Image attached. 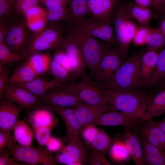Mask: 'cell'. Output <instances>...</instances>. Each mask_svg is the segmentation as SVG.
Masks as SVG:
<instances>
[{
    "label": "cell",
    "mask_w": 165,
    "mask_h": 165,
    "mask_svg": "<svg viewBox=\"0 0 165 165\" xmlns=\"http://www.w3.org/2000/svg\"><path fill=\"white\" fill-rule=\"evenodd\" d=\"M145 50L133 53L103 87L114 90L135 91L145 86L140 73L141 59Z\"/></svg>",
    "instance_id": "cell-1"
},
{
    "label": "cell",
    "mask_w": 165,
    "mask_h": 165,
    "mask_svg": "<svg viewBox=\"0 0 165 165\" xmlns=\"http://www.w3.org/2000/svg\"><path fill=\"white\" fill-rule=\"evenodd\" d=\"M104 91L113 110L119 111L141 118L154 96L139 91L114 90L104 88Z\"/></svg>",
    "instance_id": "cell-2"
},
{
    "label": "cell",
    "mask_w": 165,
    "mask_h": 165,
    "mask_svg": "<svg viewBox=\"0 0 165 165\" xmlns=\"http://www.w3.org/2000/svg\"><path fill=\"white\" fill-rule=\"evenodd\" d=\"M77 44L84 61L93 76L101 59L109 44L98 41L85 31L77 23L71 25L69 31Z\"/></svg>",
    "instance_id": "cell-3"
},
{
    "label": "cell",
    "mask_w": 165,
    "mask_h": 165,
    "mask_svg": "<svg viewBox=\"0 0 165 165\" xmlns=\"http://www.w3.org/2000/svg\"><path fill=\"white\" fill-rule=\"evenodd\" d=\"M61 26L57 22H48L41 31L30 36L21 55L27 58L35 53L55 50L64 43Z\"/></svg>",
    "instance_id": "cell-4"
},
{
    "label": "cell",
    "mask_w": 165,
    "mask_h": 165,
    "mask_svg": "<svg viewBox=\"0 0 165 165\" xmlns=\"http://www.w3.org/2000/svg\"><path fill=\"white\" fill-rule=\"evenodd\" d=\"M104 88L92 80L90 76L85 75L78 82L71 81L58 89L74 95L86 104L111 106L105 94Z\"/></svg>",
    "instance_id": "cell-5"
},
{
    "label": "cell",
    "mask_w": 165,
    "mask_h": 165,
    "mask_svg": "<svg viewBox=\"0 0 165 165\" xmlns=\"http://www.w3.org/2000/svg\"><path fill=\"white\" fill-rule=\"evenodd\" d=\"M12 159L30 165L38 163L43 165H56L57 163L51 153L47 148L41 146L33 147L20 145L12 139L6 147Z\"/></svg>",
    "instance_id": "cell-6"
},
{
    "label": "cell",
    "mask_w": 165,
    "mask_h": 165,
    "mask_svg": "<svg viewBox=\"0 0 165 165\" xmlns=\"http://www.w3.org/2000/svg\"><path fill=\"white\" fill-rule=\"evenodd\" d=\"M123 58L118 48L109 46L104 52L93 75L94 80L103 87L122 64Z\"/></svg>",
    "instance_id": "cell-7"
},
{
    "label": "cell",
    "mask_w": 165,
    "mask_h": 165,
    "mask_svg": "<svg viewBox=\"0 0 165 165\" xmlns=\"http://www.w3.org/2000/svg\"><path fill=\"white\" fill-rule=\"evenodd\" d=\"M130 15L125 7V4H118L111 15L113 24L115 37L118 49L123 60L127 56L129 47L131 42L127 29V21Z\"/></svg>",
    "instance_id": "cell-8"
},
{
    "label": "cell",
    "mask_w": 165,
    "mask_h": 165,
    "mask_svg": "<svg viewBox=\"0 0 165 165\" xmlns=\"http://www.w3.org/2000/svg\"><path fill=\"white\" fill-rule=\"evenodd\" d=\"M77 23L85 31L96 38L106 42L113 46L118 45L113 34L111 17L100 19L92 17L84 18Z\"/></svg>",
    "instance_id": "cell-9"
},
{
    "label": "cell",
    "mask_w": 165,
    "mask_h": 165,
    "mask_svg": "<svg viewBox=\"0 0 165 165\" xmlns=\"http://www.w3.org/2000/svg\"><path fill=\"white\" fill-rule=\"evenodd\" d=\"M5 93V99L13 102L24 109L30 110L42 108L44 105L40 97L20 86L8 84Z\"/></svg>",
    "instance_id": "cell-10"
},
{
    "label": "cell",
    "mask_w": 165,
    "mask_h": 165,
    "mask_svg": "<svg viewBox=\"0 0 165 165\" xmlns=\"http://www.w3.org/2000/svg\"><path fill=\"white\" fill-rule=\"evenodd\" d=\"M63 46L72 67L71 81H75L85 75L87 66L77 44L69 32L64 38Z\"/></svg>",
    "instance_id": "cell-11"
},
{
    "label": "cell",
    "mask_w": 165,
    "mask_h": 165,
    "mask_svg": "<svg viewBox=\"0 0 165 165\" xmlns=\"http://www.w3.org/2000/svg\"><path fill=\"white\" fill-rule=\"evenodd\" d=\"M42 108L57 113L62 119L66 128L65 140L67 142L81 133L83 127L77 119L72 108L53 105H45Z\"/></svg>",
    "instance_id": "cell-12"
},
{
    "label": "cell",
    "mask_w": 165,
    "mask_h": 165,
    "mask_svg": "<svg viewBox=\"0 0 165 165\" xmlns=\"http://www.w3.org/2000/svg\"><path fill=\"white\" fill-rule=\"evenodd\" d=\"M141 118L118 111H112L97 117L93 122L95 125L103 126H121L135 129Z\"/></svg>",
    "instance_id": "cell-13"
},
{
    "label": "cell",
    "mask_w": 165,
    "mask_h": 165,
    "mask_svg": "<svg viewBox=\"0 0 165 165\" xmlns=\"http://www.w3.org/2000/svg\"><path fill=\"white\" fill-rule=\"evenodd\" d=\"M24 109L6 99L0 102V130L11 133L18 123L20 112Z\"/></svg>",
    "instance_id": "cell-14"
},
{
    "label": "cell",
    "mask_w": 165,
    "mask_h": 165,
    "mask_svg": "<svg viewBox=\"0 0 165 165\" xmlns=\"http://www.w3.org/2000/svg\"><path fill=\"white\" fill-rule=\"evenodd\" d=\"M26 24L24 22L12 25L3 42L11 51L20 55L30 36Z\"/></svg>",
    "instance_id": "cell-15"
},
{
    "label": "cell",
    "mask_w": 165,
    "mask_h": 165,
    "mask_svg": "<svg viewBox=\"0 0 165 165\" xmlns=\"http://www.w3.org/2000/svg\"><path fill=\"white\" fill-rule=\"evenodd\" d=\"M72 107L83 127L93 123L95 119L101 114L114 111L111 106L94 105L83 102L77 103Z\"/></svg>",
    "instance_id": "cell-16"
},
{
    "label": "cell",
    "mask_w": 165,
    "mask_h": 165,
    "mask_svg": "<svg viewBox=\"0 0 165 165\" xmlns=\"http://www.w3.org/2000/svg\"><path fill=\"white\" fill-rule=\"evenodd\" d=\"M151 120L139 123L136 126L137 132L150 143L165 151V134Z\"/></svg>",
    "instance_id": "cell-17"
},
{
    "label": "cell",
    "mask_w": 165,
    "mask_h": 165,
    "mask_svg": "<svg viewBox=\"0 0 165 165\" xmlns=\"http://www.w3.org/2000/svg\"><path fill=\"white\" fill-rule=\"evenodd\" d=\"M122 140L137 165H145L139 136L130 129L125 127Z\"/></svg>",
    "instance_id": "cell-18"
},
{
    "label": "cell",
    "mask_w": 165,
    "mask_h": 165,
    "mask_svg": "<svg viewBox=\"0 0 165 165\" xmlns=\"http://www.w3.org/2000/svg\"><path fill=\"white\" fill-rule=\"evenodd\" d=\"M40 97L43 105H53L72 107L77 103L82 102L74 95L58 88L49 91Z\"/></svg>",
    "instance_id": "cell-19"
},
{
    "label": "cell",
    "mask_w": 165,
    "mask_h": 165,
    "mask_svg": "<svg viewBox=\"0 0 165 165\" xmlns=\"http://www.w3.org/2000/svg\"><path fill=\"white\" fill-rule=\"evenodd\" d=\"M65 84L54 78L48 80L38 76L28 83L14 86L24 88L33 94L40 97L49 91L61 87Z\"/></svg>",
    "instance_id": "cell-20"
},
{
    "label": "cell",
    "mask_w": 165,
    "mask_h": 165,
    "mask_svg": "<svg viewBox=\"0 0 165 165\" xmlns=\"http://www.w3.org/2000/svg\"><path fill=\"white\" fill-rule=\"evenodd\" d=\"M119 0H87L92 17L100 19L111 17Z\"/></svg>",
    "instance_id": "cell-21"
},
{
    "label": "cell",
    "mask_w": 165,
    "mask_h": 165,
    "mask_svg": "<svg viewBox=\"0 0 165 165\" xmlns=\"http://www.w3.org/2000/svg\"><path fill=\"white\" fill-rule=\"evenodd\" d=\"M144 161L147 165H165V152L139 135Z\"/></svg>",
    "instance_id": "cell-22"
},
{
    "label": "cell",
    "mask_w": 165,
    "mask_h": 165,
    "mask_svg": "<svg viewBox=\"0 0 165 165\" xmlns=\"http://www.w3.org/2000/svg\"><path fill=\"white\" fill-rule=\"evenodd\" d=\"M165 112V88L159 91L151 100L139 123L151 120Z\"/></svg>",
    "instance_id": "cell-23"
},
{
    "label": "cell",
    "mask_w": 165,
    "mask_h": 165,
    "mask_svg": "<svg viewBox=\"0 0 165 165\" xmlns=\"http://www.w3.org/2000/svg\"><path fill=\"white\" fill-rule=\"evenodd\" d=\"M158 54L157 52L145 49L141 56L140 73L142 79L145 86H148L155 69Z\"/></svg>",
    "instance_id": "cell-24"
},
{
    "label": "cell",
    "mask_w": 165,
    "mask_h": 165,
    "mask_svg": "<svg viewBox=\"0 0 165 165\" xmlns=\"http://www.w3.org/2000/svg\"><path fill=\"white\" fill-rule=\"evenodd\" d=\"M125 7L131 17L143 26L149 27L150 20L158 17L150 8L138 5L135 2L125 4Z\"/></svg>",
    "instance_id": "cell-25"
},
{
    "label": "cell",
    "mask_w": 165,
    "mask_h": 165,
    "mask_svg": "<svg viewBox=\"0 0 165 165\" xmlns=\"http://www.w3.org/2000/svg\"><path fill=\"white\" fill-rule=\"evenodd\" d=\"M39 76L26 61L15 69L10 76L8 83L12 85L26 83Z\"/></svg>",
    "instance_id": "cell-26"
},
{
    "label": "cell",
    "mask_w": 165,
    "mask_h": 165,
    "mask_svg": "<svg viewBox=\"0 0 165 165\" xmlns=\"http://www.w3.org/2000/svg\"><path fill=\"white\" fill-rule=\"evenodd\" d=\"M67 16L64 20L72 25L91 14L87 0H71Z\"/></svg>",
    "instance_id": "cell-27"
},
{
    "label": "cell",
    "mask_w": 165,
    "mask_h": 165,
    "mask_svg": "<svg viewBox=\"0 0 165 165\" xmlns=\"http://www.w3.org/2000/svg\"><path fill=\"white\" fill-rule=\"evenodd\" d=\"M51 112L46 108H40L29 113L28 120L33 130L48 126L57 120Z\"/></svg>",
    "instance_id": "cell-28"
},
{
    "label": "cell",
    "mask_w": 165,
    "mask_h": 165,
    "mask_svg": "<svg viewBox=\"0 0 165 165\" xmlns=\"http://www.w3.org/2000/svg\"><path fill=\"white\" fill-rule=\"evenodd\" d=\"M122 136L119 134L114 137L109 136L101 128L90 145L92 148L97 150L105 155L108 150L115 142L122 140Z\"/></svg>",
    "instance_id": "cell-29"
},
{
    "label": "cell",
    "mask_w": 165,
    "mask_h": 165,
    "mask_svg": "<svg viewBox=\"0 0 165 165\" xmlns=\"http://www.w3.org/2000/svg\"><path fill=\"white\" fill-rule=\"evenodd\" d=\"M59 151L67 152L77 163L82 164L87 160L85 150L78 136L72 138Z\"/></svg>",
    "instance_id": "cell-30"
},
{
    "label": "cell",
    "mask_w": 165,
    "mask_h": 165,
    "mask_svg": "<svg viewBox=\"0 0 165 165\" xmlns=\"http://www.w3.org/2000/svg\"><path fill=\"white\" fill-rule=\"evenodd\" d=\"M145 42L146 50L160 52L165 47V36L157 28L149 27Z\"/></svg>",
    "instance_id": "cell-31"
},
{
    "label": "cell",
    "mask_w": 165,
    "mask_h": 165,
    "mask_svg": "<svg viewBox=\"0 0 165 165\" xmlns=\"http://www.w3.org/2000/svg\"><path fill=\"white\" fill-rule=\"evenodd\" d=\"M13 130L15 141L23 145H31L33 140V132L24 121L19 120Z\"/></svg>",
    "instance_id": "cell-32"
},
{
    "label": "cell",
    "mask_w": 165,
    "mask_h": 165,
    "mask_svg": "<svg viewBox=\"0 0 165 165\" xmlns=\"http://www.w3.org/2000/svg\"><path fill=\"white\" fill-rule=\"evenodd\" d=\"M50 53H35L29 56L27 62L35 72L40 75L48 71Z\"/></svg>",
    "instance_id": "cell-33"
},
{
    "label": "cell",
    "mask_w": 165,
    "mask_h": 165,
    "mask_svg": "<svg viewBox=\"0 0 165 165\" xmlns=\"http://www.w3.org/2000/svg\"><path fill=\"white\" fill-rule=\"evenodd\" d=\"M165 80V47L158 53L155 69L148 86L159 85Z\"/></svg>",
    "instance_id": "cell-34"
},
{
    "label": "cell",
    "mask_w": 165,
    "mask_h": 165,
    "mask_svg": "<svg viewBox=\"0 0 165 165\" xmlns=\"http://www.w3.org/2000/svg\"><path fill=\"white\" fill-rule=\"evenodd\" d=\"M109 154L112 159L117 162L126 161L130 156L122 140L116 141L112 145Z\"/></svg>",
    "instance_id": "cell-35"
},
{
    "label": "cell",
    "mask_w": 165,
    "mask_h": 165,
    "mask_svg": "<svg viewBox=\"0 0 165 165\" xmlns=\"http://www.w3.org/2000/svg\"><path fill=\"white\" fill-rule=\"evenodd\" d=\"M48 71L54 79L64 83L70 78V73L65 68L56 62L49 55Z\"/></svg>",
    "instance_id": "cell-36"
},
{
    "label": "cell",
    "mask_w": 165,
    "mask_h": 165,
    "mask_svg": "<svg viewBox=\"0 0 165 165\" xmlns=\"http://www.w3.org/2000/svg\"><path fill=\"white\" fill-rule=\"evenodd\" d=\"M68 10L67 6L47 8L45 9V17L48 22L64 20L67 16Z\"/></svg>",
    "instance_id": "cell-37"
},
{
    "label": "cell",
    "mask_w": 165,
    "mask_h": 165,
    "mask_svg": "<svg viewBox=\"0 0 165 165\" xmlns=\"http://www.w3.org/2000/svg\"><path fill=\"white\" fill-rule=\"evenodd\" d=\"M26 57L11 51L4 43L0 44V64L9 65L24 60Z\"/></svg>",
    "instance_id": "cell-38"
},
{
    "label": "cell",
    "mask_w": 165,
    "mask_h": 165,
    "mask_svg": "<svg viewBox=\"0 0 165 165\" xmlns=\"http://www.w3.org/2000/svg\"><path fill=\"white\" fill-rule=\"evenodd\" d=\"M57 120L51 124L34 130L36 140L40 146L46 145L50 138L51 131L57 123Z\"/></svg>",
    "instance_id": "cell-39"
},
{
    "label": "cell",
    "mask_w": 165,
    "mask_h": 165,
    "mask_svg": "<svg viewBox=\"0 0 165 165\" xmlns=\"http://www.w3.org/2000/svg\"><path fill=\"white\" fill-rule=\"evenodd\" d=\"M53 58L56 62L71 73L72 67L63 45L55 50Z\"/></svg>",
    "instance_id": "cell-40"
},
{
    "label": "cell",
    "mask_w": 165,
    "mask_h": 165,
    "mask_svg": "<svg viewBox=\"0 0 165 165\" xmlns=\"http://www.w3.org/2000/svg\"><path fill=\"white\" fill-rule=\"evenodd\" d=\"M15 0H0V22H5L14 10Z\"/></svg>",
    "instance_id": "cell-41"
},
{
    "label": "cell",
    "mask_w": 165,
    "mask_h": 165,
    "mask_svg": "<svg viewBox=\"0 0 165 165\" xmlns=\"http://www.w3.org/2000/svg\"><path fill=\"white\" fill-rule=\"evenodd\" d=\"M40 0H15L14 10L24 18L26 12L30 8L37 6Z\"/></svg>",
    "instance_id": "cell-42"
},
{
    "label": "cell",
    "mask_w": 165,
    "mask_h": 165,
    "mask_svg": "<svg viewBox=\"0 0 165 165\" xmlns=\"http://www.w3.org/2000/svg\"><path fill=\"white\" fill-rule=\"evenodd\" d=\"M103 153L92 148L88 160L92 165H112Z\"/></svg>",
    "instance_id": "cell-43"
},
{
    "label": "cell",
    "mask_w": 165,
    "mask_h": 165,
    "mask_svg": "<svg viewBox=\"0 0 165 165\" xmlns=\"http://www.w3.org/2000/svg\"><path fill=\"white\" fill-rule=\"evenodd\" d=\"M93 123L84 126L82 130V136L85 141L90 145L97 135L99 129L97 128Z\"/></svg>",
    "instance_id": "cell-44"
},
{
    "label": "cell",
    "mask_w": 165,
    "mask_h": 165,
    "mask_svg": "<svg viewBox=\"0 0 165 165\" xmlns=\"http://www.w3.org/2000/svg\"><path fill=\"white\" fill-rule=\"evenodd\" d=\"M26 21L28 27L35 32L42 30L46 26L47 22L44 16L34 18Z\"/></svg>",
    "instance_id": "cell-45"
},
{
    "label": "cell",
    "mask_w": 165,
    "mask_h": 165,
    "mask_svg": "<svg viewBox=\"0 0 165 165\" xmlns=\"http://www.w3.org/2000/svg\"><path fill=\"white\" fill-rule=\"evenodd\" d=\"M149 27L142 26L138 27L132 41L136 46L145 44V40L149 30Z\"/></svg>",
    "instance_id": "cell-46"
},
{
    "label": "cell",
    "mask_w": 165,
    "mask_h": 165,
    "mask_svg": "<svg viewBox=\"0 0 165 165\" xmlns=\"http://www.w3.org/2000/svg\"><path fill=\"white\" fill-rule=\"evenodd\" d=\"M10 154L7 148L0 150V165H30L24 163H20L14 161L9 157Z\"/></svg>",
    "instance_id": "cell-47"
},
{
    "label": "cell",
    "mask_w": 165,
    "mask_h": 165,
    "mask_svg": "<svg viewBox=\"0 0 165 165\" xmlns=\"http://www.w3.org/2000/svg\"><path fill=\"white\" fill-rule=\"evenodd\" d=\"M10 72L9 69H4L2 72L0 73V98L1 100L4 99L5 98V90L7 83L9 77Z\"/></svg>",
    "instance_id": "cell-48"
},
{
    "label": "cell",
    "mask_w": 165,
    "mask_h": 165,
    "mask_svg": "<svg viewBox=\"0 0 165 165\" xmlns=\"http://www.w3.org/2000/svg\"><path fill=\"white\" fill-rule=\"evenodd\" d=\"M45 9L38 6L37 5L28 9L26 12L24 18L26 20L39 16H44Z\"/></svg>",
    "instance_id": "cell-49"
},
{
    "label": "cell",
    "mask_w": 165,
    "mask_h": 165,
    "mask_svg": "<svg viewBox=\"0 0 165 165\" xmlns=\"http://www.w3.org/2000/svg\"><path fill=\"white\" fill-rule=\"evenodd\" d=\"M46 148L51 152L59 151L63 146L61 140L56 137H50L46 144Z\"/></svg>",
    "instance_id": "cell-50"
},
{
    "label": "cell",
    "mask_w": 165,
    "mask_h": 165,
    "mask_svg": "<svg viewBox=\"0 0 165 165\" xmlns=\"http://www.w3.org/2000/svg\"><path fill=\"white\" fill-rule=\"evenodd\" d=\"M47 7L65 6L69 4L70 0H43L40 1Z\"/></svg>",
    "instance_id": "cell-51"
},
{
    "label": "cell",
    "mask_w": 165,
    "mask_h": 165,
    "mask_svg": "<svg viewBox=\"0 0 165 165\" xmlns=\"http://www.w3.org/2000/svg\"><path fill=\"white\" fill-rule=\"evenodd\" d=\"M13 139L10 133L0 130V150L6 148Z\"/></svg>",
    "instance_id": "cell-52"
},
{
    "label": "cell",
    "mask_w": 165,
    "mask_h": 165,
    "mask_svg": "<svg viewBox=\"0 0 165 165\" xmlns=\"http://www.w3.org/2000/svg\"><path fill=\"white\" fill-rule=\"evenodd\" d=\"M165 6V0H153L152 9L155 14L158 16L162 14V10Z\"/></svg>",
    "instance_id": "cell-53"
},
{
    "label": "cell",
    "mask_w": 165,
    "mask_h": 165,
    "mask_svg": "<svg viewBox=\"0 0 165 165\" xmlns=\"http://www.w3.org/2000/svg\"><path fill=\"white\" fill-rule=\"evenodd\" d=\"M12 25L5 22H0V44L3 43L4 39Z\"/></svg>",
    "instance_id": "cell-54"
},
{
    "label": "cell",
    "mask_w": 165,
    "mask_h": 165,
    "mask_svg": "<svg viewBox=\"0 0 165 165\" xmlns=\"http://www.w3.org/2000/svg\"><path fill=\"white\" fill-rule=\"evenodd\" d=\"M134 2L140 5L152 8L153 6V0H134Z\"/></svg>",
    "instance_id": "cell-55"
},
{
    "label": "cell",
    "mask_w": 165,
    "mask_h": 165,
    "mask_svg": "<svg viewBox=\"0 0 165 165\" xmlns=\"http://www.w3.org/2000/svg\"><path fill=\"white\" fill-rule=\"evenodd\" d=\"M163 15L159 22L157 28L161 33L165 36V15Z\"/></svg>",
    "instance_id": "cell-56"
},
{
    "label": "cell",
    "mask_w": 165,
    "mask_h": 165,
    "mask_svg": "<svg viewBox=\"0 0 165 165\" xmlns=\"http://www.w3.org/2000/svg\"><path fill=\"white\" fill-rule=\"evenodd\" d=\"M151 121L153 123L158 127L165 134V116L162 120L158 122L151 120Z\"/></svg>",
    "instance_id": "cell-57"
},
{
    "label": "cell",
    "mask_w": 165,
    "mask_h": 165,
    "mask_svg": "<svg viewBox=\"0 0 165 165\" xmlns=\"http://www.w3.org/2000/svg\"><path fill=\"white\" fill-rule=\"evenodd\" d=\"M160 88L162 90L165 88V80L159 85Z\"/></svg>",
    "instance_id": "cell-58"
},
{
    "label": "cell",
    "mask_w": 165,
    "mask_h": 165,
    "mask_svg": "<svg viewBox=\"0 0 165 165\" xmlns=\"http://www.w3.org/2000/svg\"><path fill=\"white\" fill-rule=\"evenodd\" d=\"M162 13L164 14L165 15V6L162 10Z\"/></svg>",
    "instance_id": "cell-59"
},
{
    "label": "cell",
    "mask_w": 165,
    "mask_h": 165,
    "mask_svg": "<svg viewBox=\"0 0 165 165\" xmlns=\"http://www.w3.org/2000/svg\"><path fill=\"white\" fill-rule=\"evenodd\" d=\"M40 0V1H41V0Z\"/></svg>",
    "instance_id": "cell-60"
}]
</instances>
